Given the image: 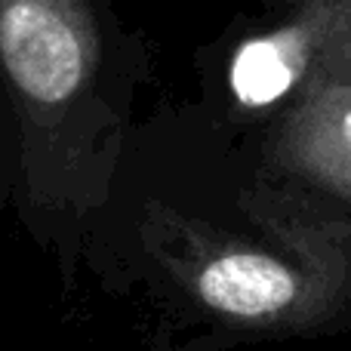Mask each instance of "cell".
Segmentation results:
<instances>
[{
	"label": "cell",
	"instance_id": "obj_1",
	"mask_svg": "<svg viewBox=\"0 0 351 351\" xmlns=\"http://www.w3.org/2000/svg\"><path fill=\"white\" fill-rule=\"evenodd\" d=\"M0 65L25 102H71L99 65V31L86 0H0Z\"/></svg>",
	"mask_w": 351,
	"mask_h": 351
},
{
	"label": "cell",
	"instance_id": "obj_2",
	"mask_svg": "<svg viewBox=\"0 0 351 351\" xmlns=\"http://www.w3.org/2000/svg\"><path fill=\"white\" fill-rule=\"evenodd\" d=\"M259 160L274 176L351 213V77L315 71L271 117Z\"/></svg>",
	"mask_w": 351,
	"mask_h": 351
},
{
	"label": "cell",
	"instance_id": "obj_3",
	"mask_svg": "<svg viewBox=\"0 0 351 351\" xmlns=\"http://www.w3.org/2000/svg\"><path fill=\"white\" fill-rule=\"evenodd\" d=\"M324 47L315 0H296L280 25L247 37L228 62V93L247 114H278L315 74Z\"/></svg>",
	"mask_w": 351,
	"mask_h": 351
},
{
	"label": "cell",
	"instance_id": "obj_4",
	"mask_svg": "<svg viewBox=\"0 0 351 351\" xmlns=\"http://www.w3.org/2000/svg\"><path fill=\"white\" fill-rule=\"evenodd\" d=\"M315 3L324 28V47L315 71L351 77V0H315Z\"/></svg>",
	"mask_w": 351,
	"mask_h": 351
}]
</instances>
